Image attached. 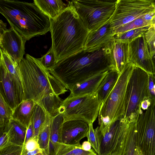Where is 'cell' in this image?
<instances>
[{
    "label": "cell",
    "mask_w": 155,
    "mask_h": 155,
    "mask_svg": "<svg viewBox=\"0 0 155 155\" xmlns=\"http://www.w3.org/2000/svg\"><path fill=\"white\" fill-rule=\"evenodd\" d=\"M24 100L32 99L52 117L59 114L62 100L59 95L68 91L38 58L26 54L18 64Z\"/></svg>",
    "instance_id": "obj_1"
},
{
    "label": "cell",
    "mask_w": 155,
    "mask_h": 155,
    "mask_svg": "<svg viewBox=\"0 0 155 155\" xmlns=\"http://www.w3.org/2000/svg\"><path fill=\"white\" fill-rule=\"evenodd\" d=\"M110 41L93 51L83 50L56 63L49 72L70 91L76 85L113 69Z\"/></svg>",
    "instance_id": "obj_2"
},
{
    "label": "cell",
    "mask_w": 155,
    "mask_h": 155,
    "mask_svg": "<svg viewBox=\"0 0 155 155\" xmlns=\"http://www.w3.org/2000/svg\"><path fill=\"white\" fill-rule=\"evenodd\" d=\"M51 20V48L56 64L84 49L89 31L71 2L64 11Z\"/></svg>",
    "instance_id": "obj_3"
},
{
    "label": "cell",
    "mask_w": 155,
    "mask_h": 155,
    "mask_svg": "<svg viewBox=\"0 0 155 155\" xmlns=\"http://www.w3.org/2000/svg\"><path fill=\"white\" fill-rule=\"evenodd\" d=\"M0 13L27 41L50 31L51 19L34 2L0 0Z\"/></svg>",
    "instance_id": "obj_4"
},
{
    "label": "cell",
    "mask_w": 155,
    "mask_h": 155,
    "mask_svg": "<svg viewBox=\"0 0 155 155\" xmlns=\"http://www.w3.org/2000/svg\"><path fill=\"white\" fill-rule=\"evenodd\" d=\"M135 67L130 62L127 64L112 91L101 104L98 117L99 129L103 136L114 122L124 117L127 86Z\"/></svg>",
    "instance_id": "obj_5"
},
{
    "label": "cell",
    "mask_w": 155,
    "mask_h": 155,
    "mask_svg": "<svg viewBox=\"0 0 155 155\" xmlns=\"http://www.w3.org/2000/svg\"><path fill=\"white\" fill-rule=\"evenodd\" d=\"M101 103L97 93L75 96H69L63 100L59 113L64 122L71 120L93 124L98 116Z\"/></svg>",
    "instance_id": "obj_6"
},
{
    "label": "cell",
    "mask_w": 155,
    "mask_h": 155,
    "mask_svg": "<svg viewBox=\"0 0 155 155\" xmlns=\"http://www.w3.org/2000/svg\"><path fill=\"white\" fill-rule=\"evenodd\" d=\"M117 0H74L71 1L89 32L95 31L110 21Z\"/></svg>",
    "instance_id": "obj_7"
},
{
    "label": "cell",
    "mask_w": 155,
    "mask_h": 155,
    "mask_svg": "<svg viewBox=\"0 0 155 155\" xmlns=\"http://www.w3.org/2000/svg\"><path fill=\"white\" fill-rule=\"evenodd\" d=\"M149 99V74L136 67L127 86L124 117L130 122L136 120L141 110V104Z\"/></svg>",
    "instance_id": "obj_8"
},
{
    "label": "cell",
    "mask_w": 155,
    "mask_h": 155,
    "mask_svg": "<svg viewBox=\"0 0 155 155\" xmlns=\"http://www.w3.org/2000/svg\"><path fill=\"white\" fill-rule=\"evenodd\" d=\"M154 11V0H117L110 22L115 31L134 20Z\"/></svg>",
    "instance_id": "obj_9"
},
{
    "label": "cell",
    "mask_w": 155,
    "mask_h": 155,
    "mask_svg": "<svg viewBox=\"0 0 155 155\" xmlns=\"http://www.w3.org/2000/svg\"><path fill=\"white\" fill-rule=\"evenodd\" d=\"M137 145L144 155H155V105L141 109L136 121Z\"/></svg>",
    "instance_id": "obj_10"
},
{
    "label": "cell",
    "mask_w": 155,
    "mask_h": 155,
    "mask_svg": "<svg viewBox=\"0 0 155 155\" xmlns=\"http://www.w3.org/2000/svg\"><path fill=\"white\" fill-rule=\"evenodd\" d=\"M130 122L123 117L113 123L102 136L100 155H122Z\"/></svg>",
    "instance_id": "obj_11"
},
{
    "label": "cell",
    "mask_w": 155,
    "mask_h": 155,
    "mask_svg": "<svg viewBox=\"0 0 155 155\" xmlns=\"http://www.w3.org/2000/svg\"><path fill=\"white\" fill-rule=\"evenodd\" d=\"M129 62L148 73L155 74V68L144 34L129 43Z\"/></svg>",
    "instance_id": "obj_12"
},
{
    "label": "cell",
    "mask_w": 155,
    "mask_h": 155,
    "mask_svg": "<svg viewBox=\"0 0 155 155\" xmlns=\"http://www.w3.org/2000/svg\"><path fill=\"white\" fill-rule=\"evenodd\" d=\"M26 40L13 28L0 33V48L17 64L23 58Z\"/></svg>",
    "instance_id": "obj_13"
},
{
    "label": "cell",
    "mask_w": 155,
    "mask_h": 155,
    "mask_svg": "<svg viewBox=\"0 0 155 155\" xmlns=\"http://www.w3.org/2000/svg\"><path fill=\"white\" fill-rule=\"evenodd\" d=\"M0 94L12 110L24 100L2 58L0 63Z\"/></svg>",
    "instance_id": "obj_14"
},
{
    "label": "cell",
    "mask_w": 155,
    "mask_h": 155,
    "mask_svg": "<svg viewBox=\"0 0 155 155\" xmlns=\"http://www.w3.org/2000/svg\"><path fill=\"white\" fill-rule=\"evenodd\" d=\"M89 130V124L84 121L79 120L65 121L62 125V143L70 145L79 144L81 140L87 137Z\"/></svg>",
    "instance_id": "obj_15"
},
{
    "label": "cell",
    "mask_w": 155,
    "mask_h": 155,
    "mask_svg": "<svg viewBox=\"0 0 155 155\" xmlns=\"http://www.w3.org/2000/svg\"><path fill=\"white\" fill-rule=\"evenodd\" d=\"M115 34L109 21L97 30L89 32L84 49L93 51L99 49L110 41Z\"/></svg>",
    "instance_id": "obj_16"
},
{
    "label": "cell",
    "mask_w": 155,
    "mask_h": 155,
    "mask_svg": "<svg viewBox=\"0 0 155 155\" xmlns=\"http://www.w3.org/2000/svg\"><path fill=\"white\" fill-rule=\"evenodd\" d=\"M129 42L116 41H110V56L112 68L119 74L129 63Z\"/></svg>",
    "instance_id": "obj_17"
},
{
    "label": "cell",
    "mask_w": 155,
    "mask_h": 155,
    "mask_svg": "<svg viewBox=\"0 0 155 155\" xmlns=\"http://www.w3.org/2000/svg\"><path fill=\"white\" fill-rule=\"evenodd\" d=\"M108 71L100 73L76 85L70 90L69 95L75 96L95 92Z\"/></svg>",
    "instance_id": "obj_18"
},
{
    "label": "cell",
    "mask_w": 155,
    "mask_h": 155,
    "mask_svg": "<svg viewBox=\"0 0 155 155\" xmlns=\"http://www.w3.org/2000/svg\"><path fill=\"white\" fill-rule=\"evenodd\" d=\"M36 104L32 99L24 100L12 110V119L18 121L27 128L31 123Z\"/></svg>",
    "instance_id": "obj_19"
},
{
    "label": "cell",
    "mask_w": 155,
    "mask_h": 155,
    "mask_svg": "<svg viewBox=\"0 0 155 155\" xmlns=\"http://www.w3.org/2000/svg\"><path fill=\"white\" fill-rule=\"evenodd\" d=\"M34 3L39 9L51 19L56 18L69 5L62 0H34Z\"/></svg>",
    "instance_id": "obj_20"
},
{
    "label": "cell",
    "mask_w": 155,
    "mask_h": 155,
    "mask_svg": "<svg viewBox=\"0 0 155 155\" xmlns=\"http://www.w3.org/2000/svg\"><path fill=\"white\" fill-rule=\"evenodd\" d=\"M27 128L18 121L12 119L5 127L3 132L7 133L10 142L23 146Z\"/></svg>",
    "instance_id": "obj_21"
},
{
    "label": "cell",
    "mask_w": 155,
    "mask_h": 155,
    "mask_svg": "<svg viewBox=\"0 0 155 155\" xmlns=\"http://www.w3.org/2000/svg\"><path fill=\"white\" fill-rule=\"evenodd\" d=\"M120 75L114 69H112L108 71L96 92L101 104L104 101L112 91Z\"/></svg>",
    "instance_id": "obj_22"
},
{
    "label": "cell",
    "mask_w": 155,
    "mask_h": 155,
    "mask_svg": "<svg viewBox=\"0 0 155 155\" xmlns=\"http://www.w3.org/2000/svg\"><path fill=\"white\" fill-rule=\"evenodd\" d=\"M63 116L59 114L52 117L51 123L49 155H53L54 150L58 143H62Z\"/></svg>",
    "instance_id": "obj_23"
},
{
    "label": "cell",
    "mask_w": 155,
    "mask_h": 155,
    "mask_svg": "<svg viewBox=\"0 0 155 155\" xmlns=\"http://www.w3.org/2000/svg\"><path fill=\"white\" fill-rule=\"evenodd\" d=\"M80 144L70 145L63 143H58L53 155H97L92 149L86 151L81 148Z\"/></svg>",
    "instance_id": "obj_24"
},
{
    "label": "cell",
    "mask_w": 155,
    "mask_h": 155,
    "mask_svg": "<svg viewBox=\"0 0 155 155\" xmlns=\"http://www.w3.org/2000/svg\"><path fill=\"white\" fill-rule=\"evenodd\" d=\"M52 117L48 113L46 121L40 129L38 136L39 147L46 155H49L51 125Z\"/></svg>",
    "instance_id": "obj_25"
},
{
    "label": "cell",
    "mask_w": 155,
    "mask_h": 155,
    "mask_svg": "<svg viewBox=\"0 0 155 155\" xmlns=\"http://www.w3.org/2000/svg\"><path fill=\"white\" fill-rule=\"evenodd\" d=\"M136 120L130 122L122 155L135 154L137 146L136 131Z\"/></svg>",
    "instance_id": "obj_26"
},
{
    "label": "cell",
    "mask_w": 155,
    "mask_h": 155,
    "mask_svg": "<svg viewBox=\"0 0 155 155\" xmlns=\"http://www.w3.org/2000/svg\"><path fill=\"white\" fill-rule=\"evenodd\" d=\"M48 113L40 105L36 104L31 119L34 129L35 136H38L39 132L45 124Z\"/></svg>",
    "instance_id": "obj_27"
},
{
    "label": "cell",
    "mask_w": 155,
    "mask_h": 155,
    "mask_svg": "<svg viewBox=\"0 0 155 155\" xmlns=\"http://www.w3.org/2000/svg\"><path fill=\"white\" fill-rule=\"evenodd\" d=\"M151 26L131 30L123 33L115 34L113 39L117 41L130 42L142 35L150 28Z\"/></svg>",
    "instance_id": "obj_28"
},
{
    "label": "cell",
    "mask_w": 155,
    "mask_h": 155,
    "mask_svg": "<svg viewBox=\"0 0 155 155\" xmlns=\"http://www.w3.org/2000/svg\"><path fill=\"white\" fill-rule=\"evenodd\" d=\"M12 110L0 94V133L3 131L5 127L12 119Z\"/></svg>",
    "instance_id": "obj_29"
},
{
    "label": "cell",
    "mask_w": 155,
    "mask_h": 155,
    "mask_svg": "<svg viewBox=\"0 0 155 155\" xmlns=\"http://www.w3.org/2000/svg\"><path fill=\"white\" fill-rule=\"evenodd\" d=\"M89 130L86 137L87 141L90 143L97 155H100L102 135L99 129V126L94 129L93 124H89Z\"/></svg>",
    "instance_id": "obj_30"
},
{
    "label": "cell",
    "mask_w": 155,
    "mask_h": 155,
    "mask_svg": "<svg viewBox=\"0 0 155 155\" xmlns=\"http://www.w3.org/2000/svg\"><path fill=\"white\" fill-rule=\"evenodd\" d=\"M144 16L137 18L128 24L121 26L115 30V34L124 32L141 27L150 26L152 21H147Z\"/></svg>",
    "instance_id": "obj_31"
},
{
    "label": "cell",
    "mask_w": 155,
    "mask_h": 155,
    "mask_svg": "<svg viewBox=\"0 0 155 155\" xmlns=\"http://www.w3.org/2000/svg\"><path fill=\"white\" fill-rule=\"evenodd\" d=\"M38 59L43 65L48 70L52 68L56 64L54 54L51 47L45 54Z\"/></svg>",
    "instance_id": "obj_32"
},
{
    "label": "cell",
    "mask_w": 155,
    "mask_h": 155,
    "mask_svg": "<svg viewBox=\"0 0 155 155\" xmlns=\"http://www.w3.org/2000/svg\"><path fill=\"white\" fill-rule=\"evenodd\" d=\"M144 35L150 54L153 58L155 55V31L151 26L145 33Z\"/></svg>",
    "instance_id": "obj_33"
},
{
    "label": "cell",
    "mask_w": 155,
    "mask_h": 155,
    "mask_svg": "<svg viewBox=\"0 0 155 155\" xmlns=\"http://www.w3.org/2000/svg\"><path fill=\"white\" fill-rule=\"evenodd\" d=\"M23 146L11 143L0 150V155H21Z\"/></svg>",
    "instance_id": "obj_34"
},
{
    "label": "cell",
    "mask_w": 155,
    "mask_h": 155,
    "mask_svg": "<svg viewBox=\"0 0 155 155\" xmlns=\"http://www.w3.org/2000/svg\"><path fill=\"white\" fill-rule=\"evenodd\" d=\"M149 74V89L150 106L155 105V74Z\"/></svg>",
    "instance_id": "obj_35"
},
{
    "label": "cell",
    "mask_w": 155,
    "mask_h": 155,
    "mask_svg": "<svg viewBox=\"0 0 155 155\" xmlns=\"http://www.w3.org/2000/svg\"><path fill=\"white\" fill-rule=\"evenodd\" d=\"M38 148L40 147L38 142V137L35 136L23 145L22 151H33Z\"/></svg>",
    "instance_id": "obj_36"
},
{
    "label": "cell",
    "mask_w": 155,
    "mask_h": 155,
    "mask_svg": "<svg viewBox=\"0 0 155 155\" xmlns=\"http://www.w3.org/2000/svg\"><path fill=\"white\" fill-rule=\"evenodd\" d=\"M11 143L7 133L3 132L0 137V150L6 147Z\"/></svg>",
    "instance_id": "obj_37"
},
{
    "label": "cell",
    "mask_w": 155,
    "mask_h": 155,
    "mask_svg": "<svg viewBox=\"0 0 155 155\" xmlns=\"http://www.w3.org/2000/svg\"><path fill=\"white\" fill-rule=\"evenodd\" d=\"M35 136L33 124L31 121L29 126L27 129L24 144L29 140L33 138Z\"/></svg>",
    "instance_id": "obj_38"
},
{
    "label": "cell",
    "mask_w": 155,
    "mask_h": 155,
    "mask_svg": "<svg viewBox=\"0 0 155 155\" xmlns=\"http://www.w3.org/2000/svg\"><path fill=\"white\" fill-rule=\"evenodd\" d=\"M42 150L40 148H38L36 150L31 151H22L21 155H35V154L42 152Z\"/></svg>",
    "instance_id": "obj_39"
},
{
    "label": "cell",
    "mask_w": 155,
    "mask_h": 155,
    "mask_svg": "<svg viewBox=\"0 0 155 155\" xmlns=\"http://www.w3.org/2000/svg\"><path fill=\"white\" fill-rule=\"evenodd\" d=\"M150 105V102L149 99H146L142 102L141 109L143 110H147Z\"/></svg>",
    "instance_id": "obj_40"
},
{
    "label": "cell",
    "mask_w": 155,
    "mask_h": 155,
    "mask_svg": "<svg viewBox=\"0 0 155 155\" xmlns=\"http://www.w3.org/2000/svg\"><path fill=\"white\" fill-rule=\"evenodd\" d=\"M91 145L90 143L87 141H84L83 143L81 146V148L84 150L88 151L91 150Z\"/></svg>",
    "instance_id": "obj_41"
},
{
    "label": "cell",
    "mask_w": 155,
    "mask_h": 155,
    "mask_svg": "<svg viewBox=\"0 0 155 155\" xmlns=\"http://www.w3.org/2000/svg\"><path fill=\"white\" fill-rule=\"evenodd\" d=\"M6 25L1 20L0 21V33H2L7 29L6 28Z\"/></svg>",
    "instance_id": "obj_42"
},
{
    "label": "cell",
    "mask_w": 155,
    "mask_h": 155,
    "mask_svg": "<svg viewBox=\"0 0 155 155\" xmlns=\"http://www.w3.org/2000/svg\"><path fill=\"white\" fill-rule=\"evenodd\" d=\"M134 155H144V154L137 146Z\"/></svg>",
    "instance_id": "obj_43"
},
{
    "label": "cell",
    "mask_w": 155,
    "mask_h": 155,
    "mask_svg": "<svg viewBox=\"0 0 155 155\" xmlns=\"http://www.w3.org/2000/svg\"><path fill=\"white\" fill-rule=\"evenodd\" d=\"M35 155H46V154L43 151H42V152L38 153Z\"/></svg>",
    "instance_id": "obj_44"
},
{
    "label": "cell",
    "mask_w": 155,
    "mask_h": 155,
    "mask_svg": "<svg viewBox=\"0 0 155 155\" xmlns=\"http://www.w3.org/2000/svg\"><path fill=\"white\" fill-rule=\"evenodd\" d=\"M151 27L155 31V22L152 24Z\"/></svg>",
    "instance_id": "obj_45"
}]
</instances>
